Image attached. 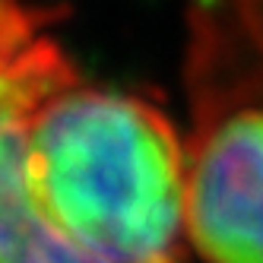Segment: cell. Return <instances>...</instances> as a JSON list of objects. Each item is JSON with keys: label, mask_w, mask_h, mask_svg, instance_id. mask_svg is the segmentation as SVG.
I'll return each instance as SVG.
<instances>
[{"label": "cell", "mask_w": 263, "mask_h": 263, "mask_svg": "<svg viewBox=\"0 0 263 263\" xmlns=\"http://www.w3.org/2000/svg\"><path fill=\"white\" fill-rule=\"evenodd\" d=\"M187 241L210 263H263V108L213 121L187 149Z\"/></svg>", "instance_id": "obj_2"}, {"label": "cell", "mask_w": 263, "mask_h": 263, "mask_svg": "<svg viewBox=\"0 0 263 263\" xmlns=\"http://www.w3.org/2000/svg\"><path fill=\"white\" fill-rule=\"evenodd\" d=\"M26 156L67 241L115 263H184L187 149L156 105L70 80L35 111Z\"/></svg>", "instance_id": "obj_1"}]
</instances>
